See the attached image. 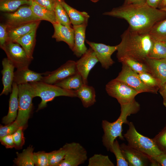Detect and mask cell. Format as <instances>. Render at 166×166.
Returning a JSON list of instances; mask_svg holds the SVG:
<instances>
[{
	"instance_id": "10",
	"label": "cell",
	"mask_w": 166,
	"mask_h": 166,
	"mask_svg": "<svg viewBox=\"0 0 166 166\" xmlns=\"http://www.w3.org/2000/svg\"><path fill=\"white\" fill-rule=\"evenodd\" d=\"M63 147L65 150V156L58 166H78L87 160V151L80 143H66Z\"/></svg>"
},
{
	"instance_id": "27",
	"label": "cell",
	"mask_w": 166,
	"mask_h": 166,
	"mask_svg": "<svg viewBox=\"0 0 166 166\" xmlns=\"http://www.w3.org/2000/svg\"><path fill=\"white\" fill-rule=\"evenodd\" d=\"M84 84L82 76L78 72L54 85L67 90L77 91Z\"/></svg>"
},
{
	"instance_id": "43",
	"label": "cell",
	"mask_w": 166,
	"mask_h": 166,
	"mask_svg": "<svg viewBox=\"0 0 166 166\" xmlns=\"http://www.w3.org/2000/svg\"><path fill=\"white\" fill-rule=\"evenodd\" d=\"M1 143L7 148L15 147V144L12 134L0 137Z\"/></svg>"
},
{
	"instance_id": "53",
	"label": "cell",
	"mask_w": 166,
	"mask_h": 166,
	"mask_svg": "<svg viewBox=\"0 0 166 166\" xmlns=\"http://www.w3.org/2000/svg\"><path fill=\"white\" fill-rule=\"evenodd\" d=\"M164 43H165V46H166V42H164Z\"/></svg>"
},
{
	"instance_id": "28",
	"label": "cell",
	"mask_w": 166,
	"mask_h": 166,
	"mask_svg": "<svg viewBox=\"0 0 166 166\" xmlns=\"http://www.w3.org/2000/svg\"><path fill=\"white\" fill-rule=\"evenodd\" d=\"M34 148L30 146L20 153H17V157L14 160V163L18 166H34Z\"/></svg>"
},
{
	"instance_id": "39",
	"label": "cell",
	"mask_w": 166,
	"mask_h": 166,
	"mask_svg": "<svg viewBox=\"0 0 166 166\" xmlns=\"http://www.w3.org/2000/svg\"><path fill=\"white\" fill-rule=\"evenodd\" d=\"M33 160L34 164L37 166H49L48 153L44 151L34 152Z\"/></svg>"
},
{
	"instance_id": "49",
	"label": "cell",
	"mask_w": 166,
	"mask_h": 166,
	"mask_svg": "<svg viewBox=\"0 0 166 166\" xmlns=\"http://www.w3.org/2000/svg\"><path fill=\"white\" fill-rule=\"evenodd\" d=\"M165 7H166V0H163L159 6L158 9H161Z\"/></svg>"
},
{
	"instance_id": "11",
	"label": "cell",
	"mask_w": 166,
	"mask_h": 166,
	"mask_svg": "<svg viewBox=\"0 0 166 166\" xmlns=\"http://www.w3.org/2000/svg\"><path fill=\"white\" fill-rule=\"evenodd\" d=\"M7 30L24 24L41 20L33 12L30 5L21 6L15 11L6 13L4 15Z\"/></svg>"
},
{
	"instance_id": "1",
	"label": "cell",
	"mask_w": 166,
	"mask_h": 166,
	"mask_svg": "<svg viewBox=\"0 0 166 166\" xmlns=\"http://www.w3.org/2000/svg\"><path fill=\"white\" fill-rule=\"evenodd\" d=\"M103 14L124 19L132 30L143 34L148 33L156 24L166 18V11L146 3L124 4Z\"/></svg>"
},
{
	"instance_id": "23",
	"label": "cell",
	"mask_w": 166,
	"mask_h": 166,
	"mask_svg": "<svg viewBox=\"0 0 166 166\" xmlns=\"http://www.w3.org/2000/svg\"><path fill=\"white\" fill-rule=\"evenodd\" d=\"M60 3L66 11L71 24L73 26L81 25L88 22L89 15L85 11H80L71 7L66 3L64 0Z\"/></svg>"
},
{
	"instance_id": "29",
	"label": "cell",
	"mask_w": 166,
	"mask_h": 166,
	"mask_svg": "<svg viewBox=\"0 0 166 166\" xmlns=\"http://www.w3.org/2000/svg\"><path fill=\"white\" fill-rule=\"evenodd\" d=\"M32 1L28 0H0V10L5 13H12L21 6L30 5Z\"/></svg>"
},
{
	"instance_id": "37",
	"label": "cell",
	"mask_w": 166,
	"mask_h": 166,
	"mask_svg": "<svg viewBox=\"0 0 166 166\" xmlns=\"http://www.w3.org/2000/svg\"><path fill=\"white\" fill-rule=\"evenodd\" d=\"M140 78L148 86L159 89L161 86L160 82L151 74L147 72L138 74Z\"/></svg>"
},
{
	"instance_id": "12",
	"label": "cell",
	"mask_w": 166,
	"mask_h": 166,
	"mask_svg": "<svg viewBox=\"0 0 166 166\" xmlns=\"http://www.w3.org/2000/svg\"><path fill=\"white\" fill-rule=\"evenodd\" d=\"M120 148L123 155L130 166H159L151 156L122 143Z\"/></svg>"
},
{
	"instance_id": "19",
	"label": "cell",
	"mask_w": 166,
	"mask_h": 166,
	"mask_svg": "<svg viewBox=\"0 0 166 166\" xmlns=\"http://www.w3.org/2000/svg\"><path fill=\"white\" fill-rule=\"evenodd\" d=\"M145 63L150 73L160 82L161 85L166 82V58L156 59L148 57Z\"/></svg>"
},
{
	"instance_id": "5",
	"label": "cell",
	"mask_w": 166,
	"mask_h": 166,
	"mask_svg": "<svg viewBox=\"0 0 166 166\" xmlns=\"http://www.w3.org/2000/svg\"><path fill=\"white\" fill-rule=\"evenodd\" d=\"M129 128L124 136L132 148L150 156H157L162 152L159 149L153 139L144 136L136 130L133 123L129 122Z\"/></svg>"
},
{
	"instance_id": "48",
	"label": "cell",
	"mask_w": 166,
	"mask_h": 166,
	"mask_svg": "<svg viewBox=\"0 0 166 166\" xmlns=\"http://www.w3.org/2000/svg\"><path fill=\"white\" fill-rule=\"evenodd\" d=\"M145 3H146V0H128L126 4H140Z\"/></svg>"
},
{
	"instance_id": "22",
	"label": "cell",
	"mask_w": 166,
	"mask_h": 166,
	"mask_svg": "<svg viewBox=\"0 0 166 166\" xmlns=\"http://www.w3.org/2000/svg\"><path fill=\"white\" fill-rule=\"evenodd\" d=\"M41 21L38 20L24 24L7 30L8 39L7 42H14L17 39L37 29Z\"/></svg>"
},
{
	"instance_id": "45",
	"label": "cell",
	"mask_w": 166,
	"mask_h": 166,
	"mask_svg": "<svg viewBox=\"0 0 166 166\" xmlns=\"http://www.w3.org/2000/svg\"><path fill=\"white\" fill-rule=\"evenodd\" d=\"M151 157L160 166H166V154L162 153L157 156H151Z\"/></svg>"
},
{
	"instance_id": "32",
	"label": "cell",
	"mask_w": 166,
	"mask_h": 166,
	"mask_svg": "<svg viewBox=\"0 0 166 166\" xmlns=\"http://www.w3.org/2000/svg\"><path fill=\"white\" fill-rule=\"evenodd\" d=\"M118 61L126 65L138 74L144 72L151 73L148 67L145 63L128 57L123 58Z\"/></svg>"
},
{
	"instance_id": "40",
	"label": "cell",
	"mask_w": 166,
	"mask_h": 166,
	"mask_svg": "<svg viewBox=\"0 0 166 166\" xmlns=\"http://www.w3.org/2000/svg\"><path fill=\"white\" fill-rule=\"evenodd\" d=\"M20 126H21L16 120L6 126L1 125L0 137L12 134Z\"/></svg>"
},
{
	"instance_id": "51",
	"label": "cell",
	"mask_w": 166,
	"mask_h": 166,
	"mask_svg": "<svg viewBox=\"0 0 166 166\" xmlns=\"http://www.w3.org/2000/svg\"><path fill=\"white\" fill-rule=\"evenodd\" d=\"M160 9L166 11V7L161 8Z\"/></svg>"
},
{
	"instance_id": "42",
	"label": "cell",
	"mask_w": 166,
	"mask_h": 166,
	"mask_svg": "<svg viewBox=\"0 0 166 166\" xmlns=\"http://www.w3.org/2000/svg\"><path fill=\"white\" fill-rule=\"evenodd\" d=\"M8 39V32L7 26L6 24L1 23L0 25V46L4 45Z\"/></svg>"
},
{
	"instance_id": "30",
	"label": "cell",
	"mask_w": 166,
	"mask_h": 166,
	"mask_svg": "<svg viewBox=\"0 0 166 166\" xmlns=\"http://www.w3.org/2000/svg\"><path fill=\"white\" fill-rule=\"evenodd\" d=\"M149 33L154 40L166 42V18L156 24Z\"/></svg>"
},
{
	"instance_id": "17",
	"label": "cell",
	"mask_w": 166,
	"mask_h": 166,
	"mask_svg": "<svg viewBox=\"0 0 166 166\" xmlns=\"http://www.w3.org/2000/svg\"><path fill=\"white\" fill-rule=\"evenodd\" d=\"M54 32L52 36L57 42H64L72 50L74 45V30L73 27H69L57 22L53 24Z\"/></svg>"
},
{
	"instance_id": "14",
	"label": "cell",
	"mask_w": 166,
	"mask_h": 166,
	"mask_svg": "<svg viewBox=\"0 0 166 166\" xmlns=\"http://www.w3.org/2000/svg\"><path fill=\"white\" fill-rule=\"evenodd\" d=\"M94 51L96 56L102 67L107 69L114 63L111 56L113 53L117 51L118 45L110 46L101 43H97L85 40Z\"/></svg>"
},
{
	"instance_id": "44",
	"label": "cell",
	"mask_w": 166,
	"mask_h": 166,
	"mask_svg": "<svg viewBox=\"0 0 166 166\" xmlns=\"http://www.w3.org/2000/svg\"><path fill=\"white\" fill-rule=\"evenodd\" d=\"M38 4L50 10H53L56 3V0H34Z\"/></svg>"
},
{
	"instance_id": "38",
	"label": "cell",
	"mask_w": 166,
	"mask_h": 166,
	"mask_svg": "<svg viewBox=\"0 0 166 166\" xmlns=\"http://www.w3.org/2000/svg\"><path fill=\"white\" fill-rule=\"evenodd\" d=\"M152 139L159 149L166 154V126Z\"/></svg>"
},
{
	"instance_id": "21",
	"label": "cell",
	"mask_w": 166,
	"mask_h": 166,
	"mask_svg": "<svg viewBox=\"0 0 166 166\" xmlns=\"http://www.w3.org/2000/svg\"><path fill=\"white\" fill-rule=\"evenodd\" d=\"M43 74L31 70L29 68L17 69L14 72V82L18 85L31 82L41 81Z\"/></svg>"
},
{
	"instance_id": "18",
	"label": "cell",
	"mask_w": 166,
	"mask_h": 166,
	"mask_svg": "<svg viewBox=\"0 0 166 166\" xmlns=\"http://www.w3.org/2000/svg\"><path fill=\"white\" fill-rule=\"evenodd\" d=\"M2 81L3 86L0 95H7L11 93L14 82V66L9 61L8 58H4L2 61Z\"/></svg>"
},
{
	"instance_id": "46",
	"label": "cell",
	"mask_w": 166,
	"mask_h": 166,
	"mask_svg": "<svg viewBox=\"0 0 166 166\" xmlns=\"http://www.w3.org/2000/svg\"><path fill=\"white\" fill-rule=\"evenodd\" d=\"M158 90L163 98V104L166 108V82L161 85Z\"/></svg>"
},
{
	"instance_id": "7",
	"label": "cell",
	"mask_w": 166,
	"mask_h": 166,
	"mask_svg": "<svg viewBox=\"0 0 166 166\" xmlns=\"http://www.w3.org/2000/svg\"><path fill=\"white\" fill-rule=\"evenodd\" d=\"M105 90L108 94L116 99L120 105L130 102L140 93L126 83L115 78L107 83Z\"/></svg>"
},
{
	"instance_id": "52",
	"label": "cell",
	"mask_w": 166,
	"mask_h": 166,
	"mask_svg": "<svg viewBox=\"0 0 166 166\" xmlns=\"http://www.w3.org/2000/svg\"><path fill=\"white\" fill-rule=\"evenodd\" d=\"M128 0H125L124 4H126L128 2Z\"/></svg>"
},
{
	"instance_id": "26",
	"label": "cell",
	"mask_w": 166,
	"mask_h": 166,
	"mask_svg": "<svg viewBox=\"0 0 166 166\" xmlns=\"http://www.w3.org/2000/svg\"><path fill=\"white\" fill-rule=\"evenodd\" d=\"M30 6L34 13L42 20L48 21L52 24L58 22L53 10H49L34 1H32Z\"/></svg>"
},
{
	"instance_id": "34",
	"label": "cell",
	"mask_w": 166,
	"mask_h": 166,
	"mask_svg": "<svg viewBox=\"0 0 166 166\" xmlns=\"http://www.w3.org/2000/svg\"><path fill=\"white\" fill-rule=\"evenodd\" d=\"M88 166H114L107 155L95 154L88 160Z\"/></svg>"
},
{
	"instance_id": "33",
	"label": "cell",
	"mask_w": 166,
	"mask_h": 166,
	"mask_svg": "<svg viewBox=\"0 0 166 166\" xmlns=\"http://www.w3.org/2000/svg\"><path fill=\"white\" fill-rule=\"evenodd\" d=\"M54 11L58 22L67 27H73L66 11L58 1L56 0Z\"/></svg>"
},
{
	"instance_id": "8",
	"label": "cell",
	"mask_w": 166,
	"mask_h": 166,
	"mask_svg": "<svg viewBox=\"0 0 166 166\" xmlns=\"http://www.w3.org/2000/svg\"><path fill=\"white\" fill-rule=\"evenodd\" d=\"M10 62L17 69L29 68L32 59L28 57L22 47L15 42H9L0 47Z\"/></svg>"
},
{
	"instance_id": "24",
	"label": "cell",
	"mask_w": 166,
	"mask_h": 166,
	"mask_svg": "<svg viewBox=\"0 0 166 166\" xmlns=\"http://www.w3.org/2000/svg\"><path fill=\"white\" fill-rule=\"evenodd\" d=\"M76 92L77 97L80 99L85 108L91 106L96 102L95 91L92 86L84 84Z\"/></svg>"
},
{
	"instance_id": "31",
	"label": "cell",
	"mask_w": 166,
	"mask_h": 166,
	"mask_svg": "<svg viewBox=\"0 0 166 166\" xmlns=\"http://www.w3.org/2000/svg\"><path fill=\"white\" fill-rule=\"evenodd\" d=\"M148 57L156 59L166 58V47L164 42L154 40Z\"/></svg>"
},
{
	"instance_id": "15",
	"label": "cell",
	"mask_w": 166,
	"mask_h": 166,
	"mask_svg": "<svg viewBox=\"0 0 166 166\" xmlns=\"http://www.w3.org/2000/svg\"><path fill=\"white\" fill-rule=\"evenodd\" d=\"M76 61L77 71L82 76L84 84L88 85V77L89 72L98 60L93 49L90 47Z\"/></svg>"
},
{
	"instance_id": "16",
	"label": "cell",
	"mask_w": 166,
	"mask_h": 166,
	"mask_svg": "<svg viewBox=\"0 0 166 166\" xmlns=\"http://www.w3.org/2000/svg\"><path fill=\"white\" fill-rule=\"evenodd\" d=\"M88 23L73 26L74 30V45L72 50L77 57H81L88 50L85 45V31Z\"/></svg>"
},
{
	"instance_id": "2",
	"label": "cell",
	"mask_w": 166,
	"mask_h": 166,
	"mask_svg": "<svg viewBox=\"0 0 166 166\" xmlns=\"http://www.w3.org/2000/svg\"><path fill=\"white\" fill-rule=\"evenodd\" d=\"M121 38L117 50L118 60L128 57L145 63L154 41L149 33H140L128 27L121 35Z\"/></svg>"
},
{
	"instance_id": "55",
	"label": "cell",
	"mask_w": 166,
	"mask_h": 166,
	"mask_svg": "<svg viewBox=\"0 0 166 166\" xmlns=\"http://www.w3.org/2000/svg\"><path fill=\"white\" fill-rule=\"evenodd\" d=\"M28 0L33 1L34 0Z\"/></svg>"
},
{
	"instance_id": "47",
	"label": "cell",
	"mask_w": 166,
	"mask_h": 166,
	"mask_svg": "<svg viewBox=\"0 0 166 166\" xmlns=\"http://www.w3.org/2000/svg\"><path fill=\"white\" fill-rule=\"evenodd\" d=\"M163 0H146V4L150 6L158 8Z\"/></svg>"
},
{
	"instance_id": "35",
	"label": "cell",
	"mask_w": 166,
	"mask_h": 166,
	"mask_svg": "<svg viewBox=\"0 0 166 166\" xmlns=\"http://www.w3.org/2000/svg\"><path fill=\"white\" fill-rule=\"evenodd\" d=\"M109 151L115 155L117 166H128L129 164L125 158L121 150L118 141L116 139L113 142Z\"/></svg>"
},
{
	"instance_id": "4",
	"label": "cell",
	"mask_w": 166,
	"mask_h": 166,
	"mask_svg": "<svg viewBox=\"0 0 166 166\" xmlns=\"http://www.w3.org/2000/svg\"><path fill=\"white\" fill-rule=\"evenodd\" d=\"M29 83L34 97H39L41 99L37 111L46 107L48 102L52 101L56 97L63 96L77 97L76 91L67 90L55 85L41 81L31 82Z\"/></svg>"
},
{
	"instance_id": "13",
	"label": "cell",
	"mask_w": 166,
	"mask_h": 166,
	"mask_svg": "<svg viewBox=\"0 0 166 166\" xmlns=\"http://www.w3.org/2000/svg\"><path fill=\"white\" fill-rule=\"evenodd\" d=\"M78 72L76 61L68 60L56 70L45 73L41 81L54 85Z\"/></svg>"
},
{
	"instance_id": "25",
	"label": "cell",
	"mask_w": 166,
	"mask_h": 166,
	"mask_svg": "<svg viewBox=\"0 0 166 166\" xmlns=\"http://www.w3.org/2000/svg\"><path fill=\"white\" fill-rule=\"evenodd\" d=\"M37 29L17 39L14 42L19 44L23 49L27 55L33 60L34 49L36 43V35Z\"/></svg>"
},
{
	"instance_id": "9",
	"label": "cell",
	"mask_w": 166,
	"mask_h": 166,
	"mask_svg": "<svg viewBox=\"0 0 166 166\" xmlns=\"http://www.w3.org/2000/svg\"><path fill=\"white\" fill-rule=\"evenodd\" d=\"M122 64L121 70L116 79L124 82L139 93L148 92L157 93L158 89L146 85L140 79L138 73L126 65Z\"/></svg>"
},
{
	"instance_id": "50",
	"label": "cell",
	"mask_w": 166,
	"mask_h": 166,
	"mask_svg": "<svg viewBox=\"0 0 166 166\" xmlns=\"http://www.w3.org/2000/svg\"><path fill=\"white\" fill-rule=\"evenodd\" d=\"M91 1L93 2H97L99 0H90Z\"/></svg>"
},
{
	"instance_id": "3",
	"label": "cell",
	"mask_w": 166,
	"mask_h": 166,
	"mask_svg": "<svg viewBox=\"0 0 166 166\" xmlns=\"http://www.w3.org/2000/svg\"><path fill=\"white\" fill-rule=\"evenodd\" d=\"M120 105L121 114L116 121L110 122L103 120L102 122V127L104 132L102 142L108 151H109L117 138L119 137L122 140H124L122 134L123 124H128L129 122L127 120L128 117L137 113L140 109V105L135 99L128 103Z\"/></svg>"
},
{
	"instance_id": "20",
	"label": "cell",
	"mask_w": 166,
	"mask_h": 166,
	"mask_svg": "<svg viewBox=\"0 0 166 166\" xmlns=\"http://www.w3.org/2000/svg\"><path fill=\"white\" fill-rule=\"evenodd\" d=\"M18 85L13 82L12 91L9 99L8 113L2 119V122L5 124L11 123L17 118L18 109Z\"/></svg>"
},
{
	"instance_id": "6",
	"label": "cell",
	"mask_w": 166,
	"mask_h": 166,
	"mask_svg": "<svg viewBox=\"0 0 166 166\" xmlns=\"http://www.w3.org/2000/svg\"><path fill=\"white\" fill-rule=\"evenodd\" d=\"M18 109L16 120L20 126H26L32 108L34 98L29 83L18 85Z\"/></svg>"
},
{
	"instance_id": "36",
	"label": "cell",
	"mask_w": 166,
	"mask_h": 166,
	"mask_svg": "<svg viewBox=\"0 0 166 166\" xmlns=\"http://www.w3.org/2000/svg\"><path fill=\"white\" fill-rule=\"evenodd\" d=\"M48 154L49 166H58L64 158L65 150L63 147L57 150L48 153Z\"/></svg>"
},
{
	"instance_id": "41",
	"label": "cell",
	"mask_w": 166,
	"mask_h": 166,
	"mask_svg": "<svg viewBox=\"0 0 166 166\" xmlns=\"http://www.w3.org/2000/svg\"><path fill=\"white\" fill-rule=\"evenodd\" d=\"M24 127L21 126L13 134V137L15 144V147L20 148L22 147L24 143V137L23 130Z\"/></svg>"
},
{
	"instance_id": "54",
	"label": "cell",
	"mask_w": 166,
	"mask_h": 166,
	"mask_svg": "<svg viewBox=\"0 0 166 166\" xmlns=\"http://www.w3.org/2000/svg\"><path fill=\"white\" fill-rule=\"evenodd\" d=\"M56 0L58 1H59V2H60L62 0Z\"/></svg>"
}]
</instances>
